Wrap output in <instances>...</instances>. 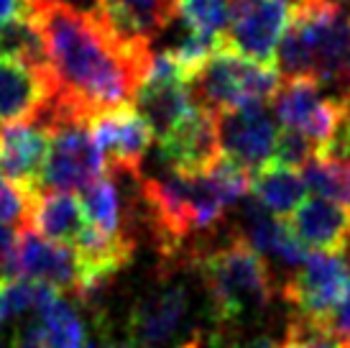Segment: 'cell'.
I'll return each instance as SVG.
<instances>
[{
  "instance_id": "cell-20",
  "label": "cell",
  "mask_w": 350,
  "mask_h": 348,
  "mask_svg": "<svg viewBox=\"0 0 350 348\" xmlns=\"http://www.w3.org/2000/svg\"><path fill=\"white\" fill-rule=\"evenodd\" d=\"M0 54H8L31 67L49 72L44 34H41L39 21L33 18V13H23L18 18H10L0 26Z\"/></svg>"
},
{
  "instance_id": "cell-6",
  "label": "cell",
  "mask_w": 350,
  "mask_h": 348,
  "mask_svg": "<svg viewBox=\"0 0 350 348\" xmlns=\"http://www.w3.org/2000/svg\"><path fill=\"white\" fill-rule=\"evenodd\" d=\"M279 295L297 315L325 323L332 310L350 297V259H342V253H310L299 269L282 282Z\"/></svg>"
},
{
  "instance_id": "cell-16",
  "label": "cell",
  "mask_w": 350,
  "mask_h": 348,
  "mask_svg": "<svg viewBox=\"0 0 350 348\" xmlns=\"http://www.w3.org/2000/svg\"><path fill=\"white\" fill-rule=\"evenodd\" d=\"M289 225L314 251L342 253L350 241V205L317 195L294 210Z\"/></svg>"
},
{
  "instance_id": "cell-13",
  "label": "cell",
  "mask_w": 350,
  "mask_h": 348,
  "mask_svg": "<svg viewBox=\"0 0 350 348\" xmlns=\"http://www.w3.org/2000/svg\"><path fill=\"white\" fill-rule=\"evenodd\" d=\"M54 85L46 69L0 54V126L36 123L51 100Z\"/></svg>"
},
{
  "instance_id": "cell-7",
  "label": "cell",
  "mask_w": 350,
  "mask_h": 348,
  "mask_svg": "<svg viewBox=\"0 0 350 348\" xmlns=\"http://www.w3.org/2000/svg\"><path fill=\"white\" fill-rule=\"evenodd\" d=\"M289 21V0H233L223 47L233 49L245 59L271 64Z\"/></svg>"
},
{
  "instance_id": "cell-34",
  "label": "cell",
  "mask_w": 350,
  "mask_h": 348,
  "mask_svg": "<svg viewBox=\"0 0 350 348\" xmlns=\"http://www.w3.org/2000/svg\"><path fill=\"white\" fill-rule=\"evenodd\" d=\"M340 3H342V5H345V3H350V0H340Z\"/></svg>"
},
{
  "instance_id": "cell-1",
  "label": "cell",
  "mask_w": 350,
  "mask_h": 348,
  "mask_svg": "<svg viewBox=\"0 0 350 348\" xmlns=\"http://www.w3.org/2000/svg\"><path fill=\"white\" fill-rule=\"evenodd\" d=\"M31 13L44 34L54 85L36 123L54 131L133 103L154 54L151 47L123 44L95 8H79L72 0H51Z\"/></svg>"
},
{
  "instance_id": "cell-10",
  "label": "cell",
  "mask_w": 350,
  "mask_h": 348,
  "mask_svg": "<svg viewBox=\"0 0 350 348\" xmlns=\"http://www.w3.org/2000/svg\"><path fill=\"white\" fill-rule=\"evenodd\" d=\"M215 121H217L220 154L225 159H230L251 172L273 159L279 131H276L271 110L263 103L215 113Z\"/></svg>"
},
{
  "instance_id": "cell-22",
  "label": "cell",
  "mask_w": 350,
  "mask_h": 348,
  "mask_svg": "<svg viewBox=\"0 0 350 348\" xmlns=\"http://www.w3.org/2000/svg\"><path fill=\"white\" fill-rule=\"evenodd\" d=\"M36 315L46 328L51 348H79L82 343H88L85 340V325L79 320L77 310L62 297V292Z\"/></svg>"
},
{
  "instance_id": "cell-12",
  "label": "cell",
  "mask_w": 350,
  "mask_h": 348,
  "mask_svg": "<svg viewBox=\"0 0 350 348\" xmlns=\"http://www.w3.org/2000/svg\"><path fill=\"white\" fill-rule=\"evenodd\" d=\"M90 131L100 151L105 154L110 172L141 174L144 156L154 141V131L146 118L133 108V103L95 116L90 121Z\"/></svg>"
},
{
  "instance_id": "cell-2",
  "label": "cell",
  "mask_w": 350,
  "mask_h": 348,
  "mask_svg": "<svg viewBox=\"0 0 350 348\" xmlns=\"http://www.w3.org/2000/svg\"><path fill=\"white\" fill-rule=\"evenodd\" d=\"M187 266L200 271L204 295L210 302L215 343L225 330H235L261 318L279 295V277L261 253L228 228L225 241H204L185 259Z\"/></svg>"
},
{
  "instance_id": "cell-35",
  "label": "cell",
  "mask_w": 350,
  "mask_h": 348,
  "mask_svg": "<svg viewBox=\"0 0 350 348\" xmlns=\"http://www.w3.org/2000/svg\"><path fill=\"white\" fill-rule=\"evenodd\" d=\"M342 348H350V343H345V346H342Z\"/></svg>"
},
{
  "instance_id": "cell-28",
  "label": "cell",
  "mask_w": 350,
  "mask_h": 348,
  "mask_svg": "<svg viewBox=\"0 0 350 348\" xmlns=\"http://www.w3.org/2000/svg\"><path fill=\"white\" fill-rule=\"evenodd\" d=\"M13 241H16V231L0 223V282L8 279V261H10V251H13Z\"/></svg>"
},
{
  "instance_id": "cell-32",
  "label": "cell",
  "mask_w": 350,
  "mask_h": 348,
  "mask_svg": "<svg viewBox=\"0 0 350 348\" xmlns=\"http://www.w3.org/2000/svg\"><path fill=\"white\" fill-rule=\"evenodd\" d=\"M79 348H92V346H90V343H82V346H79Z\"/></svg>"
},
{
  "instance_id": "cell-26",
  "label": "cell",
  "mask_w": 350,
  "mask_h": 348,
  "mask_svg": "<svg viewBox=\"0 0 350 348\" xmlns=\"http://www.w3.org/2000/svg\"><path fill=\"white\" fill-rule=\"evenodd\" d=\"M10 348H51L46 328H44V323H41L39 315H33L23 328H18L13 333Z\"/></svg>"
},
{
  "instance_id": "cell-15",
  "label": "cell",
  "mask_w": 350,
  "mask_h": 348,
  "mask_svg": "<svg viewBox=\"0 0 350 348\" xmlns=\"http://www.w3.org/2000/svg\"><path fill=\"white\" fill-rule=\"evenodd\" d=\"M51 149L49 128L41 123L0 126V174L29 192H39V179Z\"/></svg>"
},
{
  "instance_id": "cell-27",
  "label": "cell",
  "mask_w": 350,
  "mask_h": 348,
  "mask_svg": "<svg viewBox=\"0 0 350 348\" xmlns=\"http://www.w3.org/2000/svg\"><path fill=\"white\" fill-rule=\"evenodd\" d=\"M325 325H327L340 340L350 343V297L342 302L340 308L332 310L330 315H327V320H325Z\"/></svg>"
},
{
  "instance_id": "cell-30",
  "label": "cell",
  "mask_w": 350,
  "mask_h": 348,
  "mask_svg": "<svg viewBox=\"0 0 350 348\" xmlns=\"http://www.w3.org/2000/svg\"><path fill=\"white\" fill-rule=\"evenodd\" d=\"M230 348H279L271 338H253L248 343H241V346H230Z\"/></svg>"
},
{
  "instance_id": "cell-21",
  "label": "cell",
  "mask_w": 350,
  "mask_h": 348,
  "mask_svg": "<svg viewBox=\"0 0 350 348\" xmlns=\"http://www.w3.org/2000/svg\"><path fill=\"white\" fill-rule=\"evenodd\" d=\"M59 292L49 284L31 282L23 277H8L0 282V325L26 312H39L49 305Z\"/></svg>"
},
{
  "instance_id": "cell-8",
  "label": "cell",
  "mask_w": 350,
  "mask_h": 348,
  "mask_svg": "<svg viewBox=\"0 0 350 348\" xmlns=\"http://www.w3.org/2000/svg\"><path fill=\"white\" fill-rule=\"evenodd\" d=\"M51 134V149L41 172L39 190H85L107 172L105 154L92 138L90 123H67Z\"/></svg>"
},
{
  "instance_id": "cell-25",
  "label": "cell",
  "mask_w": 350,
  "mask_h": 348,
  "mask_svg": "<svg viewBox=\"0 0 350 348\" xmlns=\"http://www.w3.org/2000/svg\"><path fill=\"white\" fill-rule=\"evenodd\" d=\"M317 151H320V146L307 134H301L297 128H284L282 134L276 136V149H273L271 162L292 166V169H304V164H310L317 156Z\"/></svg>"
},
{
  "instance_id": "cell-18",
  "label": "cell",
  "mask_w": 350,
  "mask_h": 348,
  "mask_svg": "<svg viewBox=\"0 0 350 348\" xmlns=\"http://www.w3.org/2000/svg\"><path fill=\"white\" fill-rule=\"evenodd\" d=\"M79 200H82L90 228H95L98 233L110 236V238H136L133 218L138 210L136 205H126L120 200L116 172L107 169L98 179H92L82 190Z\"/></svg>"
},
{
  "instance_id": "cell-14",
  "label": "cell",
  "mask_w": 350,
  "mask_h": 348,
  "mask_svg": "<svg viewBox=\"0 0 350 348\" xmlns=\"http://www.w3.org/2000/svg\"><path fill=\"white\" fill-rule=\"evenodd\" d=\"M92 8L123 44L151 47L179 16V0H95Z\"/></svg>"
},
{
  "instance_id": "cell-19",
  "label": "cell",
  "mask_w": 350,
  "mask_h": 348,
  "mask_svg": "<svg viewBox=\"0 0 350 348\" xmlns=\"http://www.w3.org/2000/svg\"><path fill=\"white\" fill-rule=\"evenodd\" d=\"M251 192L273 215H289L307 200V182L299 169L266 162L253 172Z\"/></svg>"
},
{
  "instance_id": "cell-3",
  "label": "cell",
  "mask_w": 350,
  "mask_h": 348,
  "mask_svg": "<svg viewBox=\"0 0 350 348\" xmlns=\"http://www.w3.org/2000/svg\"><path fill=\"white\" fill-rule=\"evenodd\" d=\"M279 87V69L241 57L228 47L215 49L202 67L189 79L192 103L210 113L230 108L256 105L271 100Z\"/></svg>"
},
{
  "instance_id": "cell-23",
  "label": "cell",
  "mask_w": 350,
  "mask_h": 348,
  "mask_svg": "<svg viewBox=\"0 0 350 348\" xmlns=\"http://www.w3.org/2000/svg\"><path fill=\"white\" fill-rule=\"evenodd\" d=\"M179 16L185 18L187 29L215 44H223L230 18V8L225 0H179Z\"/></svg>"
},
{
  "instance_id": "cell-29",
  "label": "cell",
  "mask_w": 350,
  "mask_h": 348,
  "mask_svg": "<svg viewBox=\"0 0 350 348\" xmlns=\"http://www.w3.org/2000/svg\"><path fill=\"white\" fill-rule=\"evenodd\" d=\"M105 348H156V346H146V343H136V340H113V338H105Z\"/></svg>"
},
{
  "instance_id": "cell-33",
  "label": "cell",
  "mask_w": 350,
  "mask_h": 348,
  "mask_svg": "<svg viewBox=\"0 0 350 348\" xmlns=\"http://www.w3.org/2000/svg\"><path fill=\"white\" fill-rule=\"evenodd\" d=\"M345 251H348V256H350V241H348V249H345Z\"/></svg>"
},
{
  "instance_id": "cell-9",
  "label": "cell",
  "mask_w": 350,
  "mask_h": 348,
  "mask_svg": "<svg viewBox=\"0 0 350 348\" xmlns=\"http://www.w3.org/2000/svg\"><path fill=\"white\" fill-rule=\"evenodd\" d=\"M8 277H23L31 282L49 284L57 292L77 295L79 287V264L75 249L57 243L23 225L16 231L13 251L8 261Z\"/></svg>"
},
{
  "instance_id": "cell-24",
  "label": "cell",
  "mask_w": 350,
  "mask_h": 348,
  "mask_svg": "<svg viewBox=\"0 0 350 348\" xmlns=\"http://www.w3.org/2000/svg\"><path fill=\"white\" fill-rule=\"evenodd\" d=\"M279 348H340V338L325 323L297 315L286 323V333Z\"/></svg>"
},
{
  "instance_id": "cell-4",
  "label": "cell",
  "mask_w": 350,
  "mask_h": 348,
  "mask_svg": "<svg viewBox=\"0 0 350 348\" xmlns=\"http://www.w3.org/2000/svg\"><path fill=\"white\" fill-rule=\"evenodd\" d=\"M126 333L131 340L146 346L174 343L176 348H200L204 343L202 330L192 325V295L187 284L169 279V274L131 305Z\"/></svg>"
},
{
  "instance_id": "cell-11",
  "label": "cell",
  "mask_w": 350,
  "mask_h": 348,
  "mask_svg": "<svg viewBox=\"0 0 350 348\" xmlns=\"http://www.w3.org/2000/svg\"><path fill=\"white\" fill-rule=\"evenodd\" d=\"M159 154L172 172L202 174L220 159L217 121L215 113L200 105H192L161 138Z\"/></svg>"
},
{
  "instance_id": "cell-17",
  "label": "cell",
  "mask_w": 350,
  "mask_h": 348,
  "mask_svg": "<svg viewBox=\"0 0 350 348\" xmlns=\"http://www.w3.org/2000/svg\"><path fill=\"white\" fill-rule=\"evenodd\" d=\"M29 225L41 236L72 249L88 228V218L82 200L69 190H39L31 200Z\"/></svg>"
},
{
  "instance_id": "cell-5",
  "label": "cell",
  "mask_w": 350,
  "mask_h": 348,
  "mask_svg": "<svg viewBox=\"0 0 350 348\" xmlns=\"http://www.w3.org/2000/svg\"><path fill=\"white\" fill-rule=\"evenodd\" d=\"M273 118L284 128H297L320 146L338 136L350 113V100L342 95L327 97L322 85L312 77H292L276 87L271 97Z\"/></svg>"
},
{
  "instance_id": "cell-31",
  "label": "cell",
  "mask_w": 350,
  "mask_h": 348,
  "mask_svg": "<svg viewBox=\"0 0 350 348\" xmlns=\"http://www.w3.org/2000/svg\"><path fill=\"white\" fill-rule=\"evenodd\" d=\"M44 3H51V0H29V8H39V5H44Z\"/></svg>"
}]
</instances>
